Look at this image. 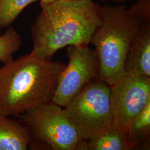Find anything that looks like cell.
<instances>
[{"mask_svg":"<svg viewBox=\"0 0 150 150\" xmlns=\"http://www.w3.org/2000/svg\"><path fill=\"white\" fill-rule=\"evenodd\" d=\"M41 7L31 28L32 52L45 59L66 46H88L101 23V6L92 0H53Z\"/></svg>","mask_w":150,"mask_h":150,"instance_id":"6da1fadb","label":"cell"},{"mask_svg":"<svg viewBox=\"0 0 150 150\" xmlns=\"http://www.w3.org/2000/svg\"><path fill=\"white\" fill-rule=\"evenodd\" d=\"M66 65L32 51L0 67V115L19 117L51 102Z\"/></svg>","mask_w":150,"mask_h":150,"instance_id":"7a4b0ae2","label":"cell"},{"mask_svg":"<svg viewBox=\"0 0 150 150\" xmlns=\"http://www.w3.org/2000/svg\"><path fill=\"white\" fill-rule=\"evenodd\" d=\"M143 22L125 5L101 7V23L90 43L98 59V77L110 86L125 76L126 55Z\"/></svg>","mask_w":150,"mask_h":150,"instance_id":"3957f363","label":"cell"},{"mask_svg":"<svg viewBox=\"0 0 150 150\" xmlns=\"http://www.w3.org/2000/svg\"><path fill=\"white\" fill-rule=\"evenodd\" d=\"M111 91V86L97 77L64 107L83 141L112 127Z\"/></svg>","mask_w":150,"mask_h":150,"instance_id":"277c9868","label":"cell"},{"mask_svg":"<svg viewBox=\"0 0 150 150\" xmlns=\"http://www.w3.org/2000/svg\"><path fill=\"white\" fill-rule=\"evenodd\" d=\"M19 117L33 138L52 150H86V141L81 138L64 107L50 102Z\"/></svg>","mask_w":150,"mask_h":150,"instance_id":"5b68a950","label":"cell"},{"mask_svg":"<svg viewBox=\"0 0 150 150\" xmlns=\"http://www.w3.org/2000/svg\"><path fill=\"white\" fill-rule=\"evenodd\" d=\"M67 56L69 64L59 75L51 101L62 107L98 77L96 54L88 46H70Z\"/></svg>","mask_w":150,"mask_h":150,"instance_id":"8992f818","label":"cell"},{"mask_svg":"<svg viewBox=\"0 0 150 150\" xmlns=\"http://www.w3.org/2000/svg\"><path fill=\"white\" fill-rule=\"evenodd\" d=\"M111 88L112 127L126 136L129 125L150 102V77L125 75Z\"/></svg>","mask_w":150,"mask_h":150,"instance_id":"52a82bcc","label":"cell"},{"mask_svg":"<svg viewBox=\"0 0 150 150\" xmlns=\"http://www.w3.org/2000/svg\"><path fill=\"white\" fill-rule=\"evenodd\" d=\"M123 68L125 75L150 77V21L144 22L134 35Z\"/></svg>","mask_w":150,"mask_h":150,"instance_id":"ba28073f","label":"cell"},{"mask_svg":"<svg viewBox=\"0 0 150 150\" xmlns=\"http://www.w3.org/2000/svg\"><path fill=\"white\" fill-rule=\"evenodd\" d=\"M33 136L21 120L0 115V150H26Z\"/></svg>","mask_w":150,"mask_h":150,"instance_id":"9c48e42d","label":"cell"},{"mask_svg":"<svg viewBox=\"0 0 150 150\" xmlns=\"http://www.w3.org/2000/svg\"><path fill=\"white\" fill-rule=\"evenodd\" d=\"M135 147L123 134L113 127L86 142V150H129Z\"/></svg>","mask_w":150,"mask_h":150,"instance_id":"30bf717a","label":"cell"},{"mask_svg":"<svg viewBox=\"0 0 150 150\" xmlns=\"http://www.w3.org/2000/svg\"><path fill=\"white\" fill-rule=\"evenodd\" d=\"M150 102L129 125L126 136L136 147L150 136Z\"/></svg>","mask_w":150,"mask_h":150,"instance_id":"8fae6325","label":"cell"},{"mask_svg":"<svg viewBox=\"0 0 150 150\" xmlns=\"http://www.w3.org/2000/svg\"><path fill=\"white\" fill-rule=\"evenodd\" d=\"M38 0H0V29L10 27L27 6Z\"/></svg>","mask_w":150,"mask_h":150,"instance_id":"7c38bea8","label":"cell"},{"mask_svg":"<svg viewBox=\"0 0 150 150\" xmlns=\"http://www.w3.org/2000/svg\"><path fill=\"white\" fill-rule=\"evenodd\" d=\"M22 45L19 33L13 27H9L5 33L0 35V62L4 64L13 59V54L20 50Z\"/></svg>","mask_w":150,"mask_h":150,"instance_id":"4fadbf2b","label":"cell"},{"mask_svg":"<svg viewBox=\"0 0 150 150\" xmlns=\"http://www.w3.org/2000/svg\"><path fill=\"white\" fill-rule=\"evenodd\" d=\"M129 9L142 21H150V0H137Z\"/></svg>","mask_w":150,"mask_h":150,"instance_id":"5bb4252c","label":"cell"},{"mask_svg":"<svg viewBox=\"0 0 150 150\" xmlns=\"http://www.w3.org/2000/svg\"><path fill=\"white\" fill-rule=\"evenodd\" d=\"M113 1H115V2H124L126 1H128L129 0H111Z\"/></svg>","mask_w":150,"mask_h":150,"instance_id":"9a60e30c","label":"cell"},{"mask_svg":"<svg viewBox=\"0 0 150 150\" xmlns=\"http://www.w3.org/2000/svg\"><path fill=\"white\" fill-rule=\"evenodd\" d=\"M41 2H50V1H53V0H40Z\"/></svg>","mask_w":150,"mask_h":150,"instance_id":"2e32d148","label":"cell"},{"mask_svg":"<svg viewBox=\"0 0 150 150\" xmlns=\"http://www.w3.org/2000/svg\"><path fill=\"white\" fill-rule=\"evenodd\" d=\"M1 35V30H0V35Z\"/></svg>","mask_w":150,"mask_h":150,"instance_id":"e0dca14e","label":"cell"}]
</instances>
